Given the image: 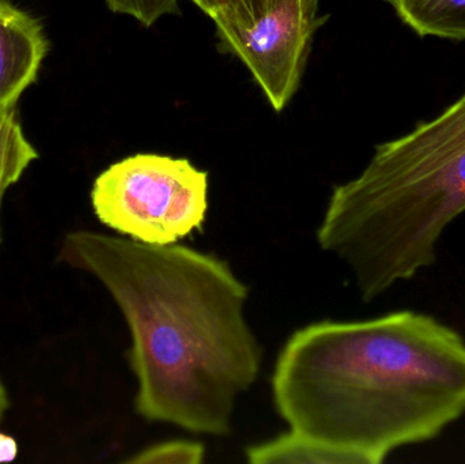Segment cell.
Segmentation results:
<instances>
[{
	"mask_svg": "<svg viewBox=\"0 0 465 464\" xmlns=\"http://www.w3.org/2000/svg\"><path fill=\"white\" fill-rule=\"evenodd\" d=\"M57 262L94 277L122 312L136 414L195 435H231L262 348L245 318L249 288L228 262L92 231L65 234Z\"/></svg>",
	"mask_w": 465,
	"mask_h": 464,
	"instance_id": "1",
	"label": "cell"
},
{
	"mask_svg": "<svg viewBox=\"0 0 465 464\" xmlns=\"http://www.w3.org/2000/svg\"><path fill=\"white\" fill-rule=\"evenodd\" d=\"M273 405L290 432L339 464H381L465 414V340L417 311L297 330L276 360Z\"/></svg>",
	"mask_w": 465,
	"mask_h": 464,
	"instance_id": "2",
	"label": "cell"
},
{
	"mask_svg": "<svg viewBox=\"0 0 465 464\" xmlns=\"http://www.w3.org/2000/svg\"><path fill=\"white\" fill-rule=\"evenodd\" d=\"M465 212V93L410 133L384 142L360 176L336 185L317 229L373 301L437 261L448 226Z\"/></svg>",
	"mask_w": 465,
	"mask_h": 464,
	"instance_id": "3",
	"label": "cell"
},
{
	"mask_svg": "<svg viewBox=\"0 0 465 464\" xmlns=\"http://www.w3.org/2000/svg\"><path fill=\"white\" fill-rule=\"evenodd\" d=\"M90 199L106 228L144 244H177L206 221L209 173L185 158L139 153L105 169Z\"/></svg>",
	"mask_w": 465,
	"mask_h": 464,
	"instance_id": "4",
	"label": "cell"
},
{
	"mask_svg": "<svg viewBox=\"0 0 465 464\" xmlns=\"http://www.w3.org/2000/svg\"><path fill=\"white\" fill-rule=\"evenodd\" d=\"M319 16V0H276L248 25H217L221 51L237 56L276 112L283 111L302 81Z\"/></svg>",
	"mask_w": 465,
	"mask_h": 464,
	"instance_id": "5",
	"label": "cell"
},
{
	"mask_svg": "<svg viewBox=\"0 0 465 464\" xmlns=\"http://www.w3.org/2000/svg\"><path fill=\"white\" fill-rule=\"evenodd\" d=\"M48 52V40L37 19L0 0V114L11 111L35 84Z\"/></svg>",
	"mask_w": 465,
	"mask_h": 464,
	"instance_id": "6",
	"label": "cell"
},
{
	"mask_svg": "<svg viewBox=\"0 0 465 464\" xmlns=\"http://www.w3.org/2000/svg\"><path fill=\"white\" fill-rule=\"evenodd\" d=\"M420 37L465 40V0H384Z\"/></svg>",
	"mask_w": 465,
	"mask_h": 464,
	"instance_id": "7",
	"label": "cell"
},
{
	"mask_svg": "<svg viewBox=\"0 0 465 464\" xmlns=\"http://www.w3.org/2000/svg\"><path fill=\"white\" fill-rule=\"evenodd\" d=\"M37 158V150L25 135L15 111L0 114V193L5 195L18 183Z\"/></svg>",
	"mask_w": 465,
	"mask_h": 464,
	"instance_id": "8",
	"label": "cell"
},
{
	"mask_svg": "<svg viewBox=\"0 0 465 464\" xmlns=\"http://www.w3.org/2000/svg\"><path fill=\"white\" fill-rule=\"evenodd\" d=\"M206 459V447L201 441L174 439L146 447L128 458L131 464H201Z\"/></svg>",
	"mask_w": 465,
	"mask_h": 464,
	"instance_id": "9",
	"label": "cell"
},
{
	"mask_svg": "<svg viewBox=\"0 0 465 464\" xmlns=\"http://www.w3.org/2000/svg\"><path fill=\"white\" fill-rule=\"evenodd\" d=\"M215 25H248L270 10L276 0H193Z\"/></svg>",
	"mask_w": 465,
	"mask_h": 464,
	"instance_id": "10",
	"label": "cell"
},
{
	"mask_svg": "<svg viewBox=\"0 0 465 464\" xmlns=\"http://www.w3.org/2000/svg\"><path fill=\"white\" fill-rule=\"evenodd\" d=\"M109 10L133 16L144 26H152L169 14L180 13L179 0H105Z\"/></svg>",
	"mask_w": 465,
	"mask_h": 464,
	"instance_id": "11",
	"label": "cell"
},
{
	"mask_svg": "<svg viewBox=\"0 0 465 464\" xmlns=\"http://www.w3.org/2000/svg\"><path fill=\"white\" fill-rule=\"evenodd\" d=\"M18 454V446L10 436L0 433V462H11Z\"/></svg>",
	"mask_w": 465,
	"mask_h": 464,
	"instance_id": "12",
	"label": "cell"
},
{
	"mask_svg": "<svg viewBox=\"0 0 465 464\" xmlns=\"http://www.w3.org/2000/svg\"><path fill=\"white\" fill-rule=\"evenodd\" d=\"M8 410H10V397H8L5 383L0 379V425L5 421Z\"/></svg>",
	"mask_w": 465,
	"mask_h": 464,
	"instance_id": "13",
	"label": "cell"
},
{
	"mask_svg": "<svg viewBox=\"0 0 465 464\" xmlns=\"http://www.w3.org/2000/svg\"><path fill=\"white\" fill-rule=\"evenodd\" d=\"M3 195L0 193V210H2ZM0 242H2V226H0Z\"/></svg>",
	"mask_w": 465,
	"mask_h": 464,
	"instance_id": "14",
	"label": "cell"
}]
</instances>
